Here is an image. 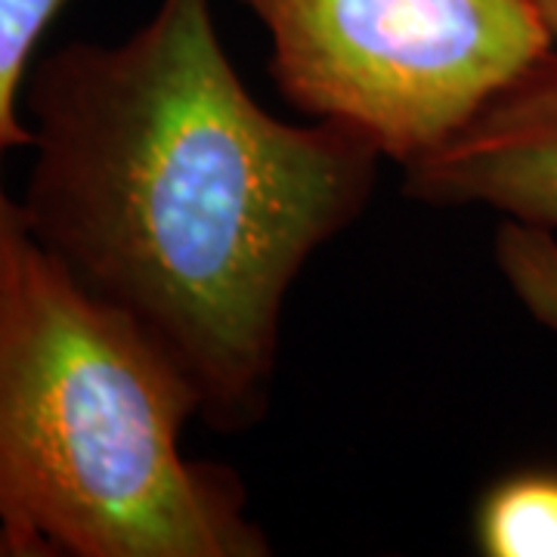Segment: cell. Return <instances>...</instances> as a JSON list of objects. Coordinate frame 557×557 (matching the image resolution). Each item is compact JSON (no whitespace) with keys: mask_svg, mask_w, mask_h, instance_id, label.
Wrapping results in <instances>:
<instances>
[{"mask_svg":"<svg viewBox=\"0 0 557 557\" xmlns=\"http://www.w3.org/2000/svg\"><path fill=\"white\" fill-rule=\"evenodd\" d=\"M22 100L25 233L159 341L208 424H255L288 292L369 205L379 152L329 121L273 119L223 50L211 0H161L119 44H65Z\"/></svg>","mask_w":557,"mask_h":557,"instance_id":"obj_1","label":"cell"},{"mask_svg":"<svg viewBox=\"0 0 557 557\" xmlns=\"http://www.w3.org/2000/svg\"><path fill=\"white\" fill-rule=\"evenodd\" d=\"M196 384L20 226L0 245V530L16 557H263L239 478L183 453Z\"/></svg>","mask_w":557,"mask_h":557,"instance_id":"obj_2","label":"cell"},{"mask_svg":"<svg viewBox=\"0 0 557 557\" xmlns=\"http://www.w3.org/2000/svg\"><path fill=\"white\" fill-rule=\"evenodd\" d=\"M313 121L409 168L552 53L530 0H239Z\"/></svg>","mask_w":557,"mask_h":557,"instance_id":"obj_3","label":"cell"},{"mask_svg":"<svg viewBox=\"0 0 557 557\" xmlns=\"http://www.w3.org/2000/svg\"><path fill=\"white\" fill-rule=\"evenodd\" d=\"M406 193L424 205H480L557 233V53L502 90L478 119L412 161Z\"/></svg>","mask_w":557,"mask_h":557,"instance_id":"obj_4","label":"cell"},{"mask_svg":"<svg viewBox=\"0 0 557 557\" xmlns=\"http://www.w3.org/2000/svg\"><path fill=\"white\" fill-rule=\"evenodd\" d=\"M474 542L486 557H557V468L496 480L474 508Z\"/></svg>","mask_w":557,"mask_h":557,"instance_id":"obj_5","label":"cell"},{"mask_svg":"<svg viewBox=\"0 0 557 557\" xmlns=\"http://www.w3.org/2000/svg\"><path fill=\"white\" fill-rule=\"evenodd\" d=\"M65 0H0V156L32 146L20 115L32 53Z\"/></svg>","mask_w":557,"mask_h":557,"instance_id":"obj_6","label":"cell"},{"mask_svg":"<svg viewBox=\"0 0 557 557\" xmlns=\"http://www.w3.org/2000/svg\"><path fill=\"white\" fill-rule=\"evenodd\" d=\"M496 267L518 304L557 335V239L555 230H545L523 220H502L493 242Z\"/></svg>","mask_w":557,"mask_h":557,"instance_id":"obj_7","label":"cell"},{"mask_svg":"<svg viewBox=\"0 0 557 557\" xmlns=\"http://www.w3.org/2000/svg\"><path fill=\"white\" fill-rule=\"evenodd\" d=\"M3 164V156H0ZM22 226V211L20 201H13L7 196V186H3V168H0V245L7 242V236H13Z\"/></svg>","mask_w":557,"mask_h":557,"instance_id":"obj_8","label":"cell"},{"mask_svg":"<svg viewBox=\"0 0 557 557\" xmlns=\"http://www.w3.org/2000/svg\"><path fill=\"white\" fill-rule=\"evenodd\" d=\"M530 7H533V13L542 22L548 40H552V50L557 53V0H530Z\"/></svg>","mask_w":557,"mask_h":557,"instance_id":"obj_9","label":"cell"},{"mask_svg":"<svg viewBox=\"0 0 557 557\" xmlns=\"http://www.w3.org/2000/svg\"><path fill=\"white\" fill-rule=\"evenodd\" d=\"M0 557H16V548H13V542L3 530H0Z\"/></svg>","mask_w":557,"mask_h":557,"instance_id":"obj_10","label":"cell"}]
</instances>
